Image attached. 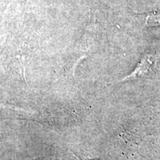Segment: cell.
<instances>
[{
    "label": "cell",
    "instance_id": "obj_1",
    "mask_svg": "<svg viewBox=\"0 0 160 160\" xmlns=\"http://www.w3.org/2000/svg\"><path fill=\"white\" fill-rule=\"evenodd\" d=\"M152 63H153L152 62V56L148 54V53H145L141 58V60H140L139 63L138 64L137 67L136 68L135 71L132 73H131L129 76L126 77L122 81L133 79H136V78L141 77L142 76L145 75L149 71L150 68H151Z\"/></svg>",
    "mask_w": 160,
    "mask_h": 160
},
{
    "label": "cell",
    "instance_id": "obj_2",
    "mask_svg": "<svg viewBox=\"0 0 160 160\" xmlns=\"http://www.w3.org/2000/svg\"><path fill=\"white\" fill-rule=\"evenodd\" d=\"M138 16L143 19L144 25L146 27H160V9L139 13Z\"/></svg>",
    "mask_w": 160,
    "mask_h": 160
},
{
    "label": "cell",
    "instance_id": "obj_3",
    "mask_svg": "<svg viewBox=\"0 0 160 160\" xmlns=\"http://www.w3.org/2000/svg\"><path fill=\"white\" fill-rule=\"evenodd\" d=\"M73 156H74V157L77 158V160H99V159H87V158H84V159H82V157L78 156L77 153H73Z\"/></svg>",
    "mask_w": 160,
    "mask_h": 160
}]
</instances>
